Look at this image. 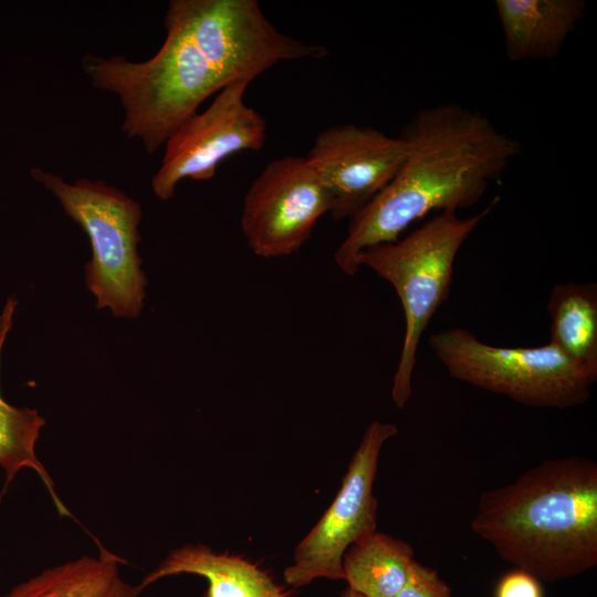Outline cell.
I'll list each match as a JSON object with an SVG mask.
<instances>
[{
    "instance_id": "obj_1",
    "label": "cell",
    "mask_w": 597,
    "mask_h": 597,
    "mask_svg": "<svg viewBox=\"0 0 597 597\" xmlns=\"http://www.w3.org/2000/svg\"><path fill=\"white\" fill-rule=\"evenodd\" d=\"M164 25L165 41L146 61L86 54L81 63L94 87L118 96L122 130L148 153L227 85L251 83L282 61L326 54L280 32L256 0H171Z\"/></svg>"
},
{
    "instance_id": "obj_2",
    "label": "cell",
    "mask_w": 597,
    "mask_h": 597,
    "mask_svg": "<svg viewBox=\"0 0 597 597\" xmlns=\"http://www.w3.org/2000/svg\"><path fill=\"white\" fill-rule=\"evenodd\" d=\"M400 136L407 144L402 164L349 220L334 253L346 275L359 270L362 251L398 240L429 213L458 212L478 203L522 150L520 142L486 115L451 102L418 111Z\"/></svg>"
},
{
    "instance_id": "obj_3",
    "label": "cell",
    "mask_w": 597,
    "mask_h": 597,
    "mask_svg": "<svg viewBox=\"0 0 597 597\" xmlns=\"http://www.w3.org/2000/svg\"><path fill=\"white\" fill-rule=\"evenodd\" d=\"M471 530L498 555L542 583L597 566V464L545 459L510 484L483 492Z\"/></svg>"
},
{
    "instance_id": "obj_4",
    "label": "cell",
    "mask_w": 597,
    "mask_h": 597,
    "mask_svg": "<svg viewBox=\"0 0 597 597\" xmlns=\"http://www.w3.org/2000/svg\"><path fill=\"white\" fill-rule=\"evenodd\" d=\"M499 199L467 218L454 211L436 213L406 237L367 248L357 258L359 268L371 269L392 285L402 305L405 336L391 387L398 408L411 397L419 343L450 294L458 252Z\"/></svg>"
},
{
    "instance_id": "obj_5",
    "label": "cell",
    "mask_w": 597,
    "mask_h": 597,
    "mask_svg": "<svg viewBox=\"0 0 597 597\" xmlns=\"http://www.w3.org/2000/svg\"><path fill=\"white\" fill-rule=\"evenodd\" d=\"M31 175L90 239L92 260L85 264V282L97 297V308L109 307L114 316L138 317L147 285L137 250L140 205L102 180L67 182L41 168H33Z\"/></svg>"
},
{
    "instance_id": "obj_6",
    "label": "cell",
    "mask_w": 597,
    "mask_h": 597,
    "mask_svg": "<svg viewBox=\"0 0 597 597\" xmlns=\"http://www.w3.org/2000/svg\"><path fill=\"white\" fill-rule=\"evenodd\" d=\"M428 343L454 379L528 407L565 409L583 405L597 380L596 373L549 342L535 347L494 346L469 329L454 327L430 335Z\"/></svg>"
},
{
    "instance_id": "obj_7",
    "label": "cell",
    "mask_w": 597,
    "mask_h": 597,
    "mask_svg": "<svg viewBox=\"0 0 597 597\" xmlns=\"http://www.w3.org/2000/svg\"><path fill=\"white\" fill-rule=\"evenodd\" d=\"M398 433L391 422L374 420L352 457L342 486L320 521L295 548L283 574L287 585L344 579L343 557L356 542L376 532L378 501L374 482L383 446Z\"/></svg>"
},
{
    "instance_id": "obj_8",
    "label": "cell",
    "mask_w": 597,
    "mask_h": 597,
    "mask_svg": "<svg viewBox=\"0 0 597 597\" xmlns=\"http://www.w3.org/2000/svg\"><path fill=\"white\" fill-rule=\"evenodd\" d=\"M249 84L238 81L227 85L206 111L190 116L170 135L151 179L157 198H172L177 185L186 178L211 179L231 155L264 147L266 122L244 102Z\"/></svg>"
},
{
    "instance_id": "obj_9",
    "label": "cell",
    "mask_w": 597,
    "mask_h": 597,
    "mask_svg": "<svg viewBox=\"0 0 597 597\" xmlns=\"http://www.w3.org/2000/svg\"><path fill=\"white\" fill-rule=\"evenodd\" d=\"M329 193L305 157L270 161L250 185L241 228L252 252L272 259L293 254L331 212Z\"/></svg>"
},
{
    "instance_id": "obj_10",
    "label": "cell",
    "mask_w": 597,
    "mask_h": 597,
    "mask_svg": "<svg viewBox=\"0 0 597 597\" xmlns=\"http://www.w3.org/2000/svg\"><path fill=\"white\" fill-rule=\"evenodd\" d=\"M406 153L401 136L346 123L320 132L305 158L329 193L332 217L350 220L392 179Z\"/></svg>"
},
{
    "instance_id": "obj_11",
    "label": "cell",
    "mask_w": 597,
    "mask_h": 597,
    "mask_svg": "<svg viewBox=\"0 0 597 597\" xmlns=\"http://www.w3.org/2000/svg\"><path fill=\"white\" fill-rule=\"evenodd\" d=\"M584 0H495L504 52L512 62L555 59L586 14Z\"/></svg>"
},
{
    "instance_id": "obj_12",
    "label": "cell",
    "mask_w": 597,
    "mask_h": 597,
    "mask_svg": "<svg viewBox=\"0 0 597 597\" xmlns=\"http://www.w3.org/2000/svg\"><path fill=\"white\" fill-rule=\"evenodd\" d=\"M190 574L203 577V597H291L273 576L240 555L217 553L201 544L172 549L136 587L138 591L157 580Z\"/></svg>"
},
{
    "instance_id": "obj_13",
    "label": "cell",
    "mask_w": 597,
    "mask_h": 597,
    "mask_svg": "<svg viewBox=\"0 0 597 597\" xmlns=\"http://www.w3.org/2000/svg\"><path fill=\"white\" fill-rule=\"evenodd\" d=\"M15 307L17 300L10 297L0 314V363ZM44 425L45 420L35 409L12 406L0 394V467L6 473V488L20 470L31 469L48 489L59 514L72 516L56 494L49 472L35 454V443Z\"/></svg>"
},
{
    "instance_id": "obj_14",
    "label": "cell",
    "mask_w": 597,
    "mask_h": 597,
    "mask_svg": "<svg viewBox=\"0 0 597 597\" xmlns=\"http://www.w3.org/2000/svg\"><path fill=\"white\" fill-rule=\"evenodd\" d=\"M549 343L597 374V284L559 283L549 294Z\"/></svg>"
},
{
    "instance_id": "obj_15",
    "label": "cell",
    "mask_w": 597,
    "mask_h": 597,
    "mask_svg": "<svg viewBox=\"0 0 597 597\" xmlns=\"http://www.w3.org/2000/svg\"><path fill=\"white\" fill-rule=\"evenodd\" d=\"M415 559L404 540L374 532L344 554V580L364 597H395L405 585Z\"/></svg>"
},
{
    "instance_id": "obj_16",
    "label": "cell",
    "mask_w": 597,
    "mask_h": 597,
    "mask_svg": "<svg viewBox=\"0 0 597 597\" xmlns=\"http://www.w3.org/2000/svg\"><path fill=\"white\" fill-rule=\"evenodd\" d=\"M121 562L101 546L97 556L83 555L46 568L3 597H98L119 577Z\"/></svg>"
},
{
    "instance_id": "obj_17",
    "label": "cell",
    "mask_w": 597,
    "mask_h": 597,
    "mask_svg": "<svg viewBox=\"0 0 597 597\" xmlns=\"http://www.w3.org/2000/svg\"><path fill=\"white\" fill-rule=\"evenodd\" d=\"M395 597H452V590L438 570L413 561L405 585Z\"/></svg>"
},
{
    "instance_id": "obj_18",
    "label": "cell",
    "mask_w": 597,
    "mask_h": 597,
    "mask_svg": "<svg viewBox=\"0 0 597 597\" xmlns=\"http://www.w3.org/2000/svg\"><path fill=\"white\" fill-rule=\"evenodd\" d=\"M494 597H545L542 582L530 573L514 568L503 574L494 588Z\"/></svg>"
},
{
    "instance_id": "obj_19",
    "label": "cell",
    "mask_w": 597,
    "mask_h": 597,
    "mask_svg": "<svg viewBox=\"0 0 597 597\" xmlns=\"http://www.w3.org/2000/svg\"><path fill=\"white\" fill-rule=\"evenodd\" d=\"M139 591L124 579L117 577L98 597H138Z\"/></svg>"
},
{
    "instance_id": "obj_20",
    "label": "cell",
    "mask_w": 597,
    "mask_h": 597,
    "mask_svg": "<svg viewBox=\"0 0 597 597\" xmlns=\"http://www.w3.org/2000/svg\"><path fill=\"white\" fill-rule=\"evenodd\" d=\"M339 597H364L363 595L349 589L348 587L346 589H344Z\"/></svg>"
}]
</instances>
